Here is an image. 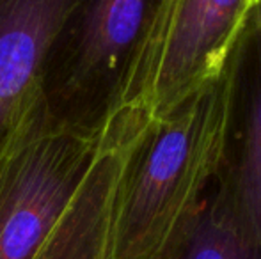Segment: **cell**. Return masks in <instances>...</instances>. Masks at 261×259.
<instances>
[{"label": "cell", "mask_w": 261, "mask_h": 259, "mask_svg": "<svg viewBox=\"0 0 261 259\" xmlns=\"http://www.w3.org/2000/svg\"><path fill=\"white\" fill-rule=\"evenodd\" d=\"M245 43L224 69L132 148L117 197L109 259H160L219 180L237 116Z\"/></svg>", "instance_id": "obj_1"}, {"label": "cell", "mask_w": 261, "mask_h": 259, "mask_svg": "<svg viewBox=\"0 0 261 259\" xmlns=\"http://www.w3.org/2000/svg\"><path fill=\"white\" fill-rule=\"evenodd\" d=\"M156 0H79L55 34L39 76L48 130L100 138L119 110Z\"/></svg>", "instance_id": "obj_2"}, {"label": "cell", "mask_w": 261, "mask_h": 259, "mask_svg": "<svg viewBox=\"0 0 261 259\" xmlns=\"http://www.w3.org/2000/svg\"><path fill=\"white\" fill-rule=\"evenodd\" d=\"M249 0H156L121 107L162 119L224 69L247 41Z\"/></svg>", "instance_id": "obj_3"}, {"label": "cell", "mask_w": 261, "mask_h": 259, "mask_svg": "<svg viewBox=\"0 0 261 259\" xmlns=\"http://www.w3.org/2000/svg\"><path fill=\"white\" fill-rule=\"evenodd\" d=\"M100 138L48 130L34 116L0 156V259H36L98 151Z\"/></svg>", "instance_id": "obj_4"}, {"label": "cell", "mask_w": 261, "mask_h": 259, "mask_svg": "<svg viewBox=\"0 0 261 259\" xmlns=\"http://www.w3.org/2000/svg\"><path fill=\"white\" fill-rule=\"evenodd\" d=\"M151 119L130 107L110 118L86 178L36 259H109L128 156Z\"/></svg>", "instance_id": "obj_5"}, {"label": "cell", "mask_w": 261, "mask_h": 259, "mask_svg": "<svg viewBox=\"0 0 261 259\" xmlns=\"http://www.w3.org/2000/svg\"><path fill=\"white\" fill-rule=\"evenodd\" d=\"M79 0H0V156L39 114V76Z\"/></svg>", "instance_id": "obj_6"}, {"label": "cell", "mask_w": 261, "mask_h": 259, "mask_svg": "<svg viewBox=\"0 0 261 259\" xmlns=\"http://www.w3.org/2000/svg\"><path fill=\"white\" fill-rule=\"evenodd\" d=\"M251 27L254 28L258 45V83L251 125L237 172L231 180L222 181L219 188L242 233L261 259V0L252 9Z\"/></svg>", "instance_id": "obj_7"}, {"label": "cell", "mask_w": 261, "mask_h": 259, "mask_svg": "<svg viewBox=\"0 0 261 259\" xmlns=\"http://www.w3.org/2000/svg\"><path fill=\"white\" fill-rule=\"evenodd\" d=\"M160 259H259L217 188Z\"/></svg>", "instance_id": "obj_8"}, {"label": "cell", "mask_w": 261, "mask_h": 259, "mask_svg": "<svg viewBox=\"0 0 261 259\" xmlns=\"http://www.w3.org/2000/svg\"><path fill=\"white\" fill-rule=\"evenodd\" d=\"M249 2H251L252 9H254V7H256V6H258V4H259V0H249Z\"/></svg>", "instance_id": "obj_9"}]
</instances>
